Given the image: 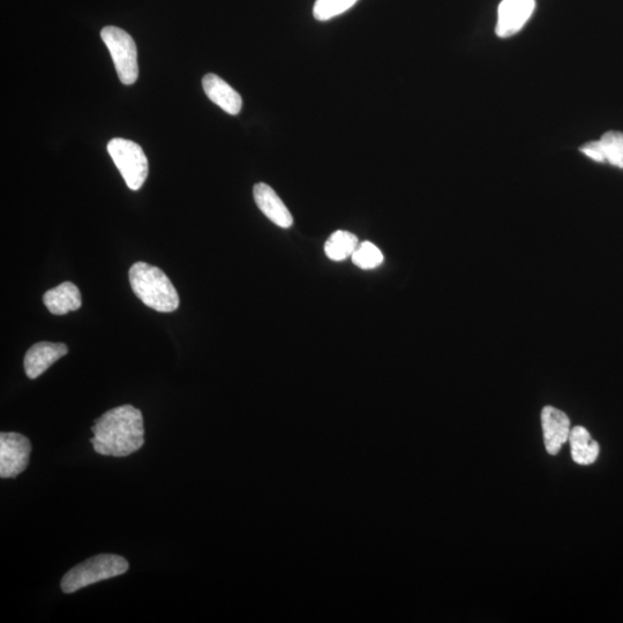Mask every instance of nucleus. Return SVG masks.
<instances>
[{
    "label": "nucleus",
    "mask_w": 623,
    "mask_h": 623,
    "mask_svg": "<svg viewBox=\"0 0 623 623\" xmlns=\"http://www.w3.org/2000/svg\"><path fill=\"white\" fill-rule=\"evenodd\" d=\"M92 431L90 442L103 456L126 457L145 445L144 416L130 404L105 412L95 420Z\"/></svg>",
    "instance_id": "f257e3e1"
},
{
    "label": "nucleus",
    "mask_w": 623,
    "mask_h": 623,
    "mask_svg": "<svg viewBox=\"0 0 623 623\" xmlns=\"http://www.w3.org/2000/svg\"><path fill=\"white\" fill-rule=\"evenodd\" d=\"M129 277L134 294L150 309L163 313L178 309V292L160 268L137 262L131 267Z\"/></svg>",
    "instance_id": "f03ea898"
},
{
    "label": "nucleus",
    "mask_w": 623,
    "mask_h": 623,
    "mask_svg": "<svg viewBox=\"0 0 623 623\" xmlns=\"http://www.w3.org/2000/svg\"><path fill=\"white\" fill-rule=\"evenodd\" d=\"M129 568V562L119 555H96L65 574L62 580V590L64 594H73L89 585L123 575Z\"/></svg>",
    "instance_id": "7ed1b4c3"
},
{
    "label": "nucleus",
    "mask_w": 623,
    "mask_h": 623,
    "mask_svg": "<svg viewBox=\"0 0 623 623\" xmlns=\"http://www.w3.org/2000/svg\"><path fill=\"white\" fill-rule=\"evenodd\" d=\"M101 37L107 45L122 84H135L139 77L138 51L132 36L115 26L104 27Z\"/></svg>",
    "instance_id": "20e7f679"
},
{
    "label": "nucleus",
    "mask_w": 623,
    "mask_h": 623,
    "mask_svg": "<svg viewBox=\"0 0 623 623\" xmlns=\"http://www.w3.org/2000/svg\"><path fill=\"white\" fill-rule=\"evenodd\" d=\"M108 152L125 183L132 191H138L148 176V160L144 150L135 142L125 139H112Z\"/></svg>",
    "instance_id": "39448f33"
},
{
    "label": "nucleus",
    "mask_w": 623,
    "mask_h": 623,
    "mask_svg": "<svg viewBox=\"0 0 623 623\" xmlns=\"http://www.w3.org/2000/svg\"><path fill=\"white\" fill-rule=\"evenodd\" d=\"M32 444L19 433L0 434V477L17 478L29 464Z\"/></svg>",
    "instance_id": "423d86ee"
},
{
    "label": "nucleus",
    "mask_w": 623,
    "mask_h": 623,
    "mask_svg": "<svg viewBox=\"0 0 623 623\" xmlns=\"http://www.w3.org/2000/svg\"><path fill=\"white\" fill-rule=\"evenodd\" d=\"M536 9L535 0H502L495 33L501 39L513 36L527 24Z\"/></svg>",
    "instance_id": "0eeeda50"
},
{
    "label": "nucleus",
    "mask_w": 623,
    "mask_h": 623,
    "mask_svg": "<svg viewBox=\"0 0 623 623\" xmlns=\"http://www.w3.org/2000/svg\"><path fill=\"white\" fill-rule=\"evenodd\" d=\"M69 354V348L64 343L41 342L36 343L27 351L24 367L29 379L39 378L41 374L54 365L57 360Z\"/></svg>",
    "instance_id": "6e6552de"
},
{
    "label": "nucleus",
    "mask_w": 623,
    "mask_h": 623,
    "mask_svg": "<svg viewBox=\"0 0 623 623\" xmlns=\"http://www.w3.org/2000/svg\"><path fill=\"white\" fill-rule=\"evenodd\" d=\"M542 426L547 453L557 455L569 440L570 420L564 411L545 407L542 411Z\"/></svg>",
    "instance_id": "1a4fd4ad"
},
{
    "label": "nucleus",
    "mask_w": 623,
    "mask_h": 623,
    "mask_svg": "<svg viewBox=\"0 0 623 623\" xmlns=\"http://www.w3.org/2000/svg\"><path fill=\"white\" fill-rule=\"evenodd\" d=\"M253 197L255 204H257L261 212L275 223L277 227L289 229L294 225V217H292L289 209L272 187L265 183L255 185Z\"/></svg>",
    "instance_id": "9d476101"
},
{
    "label": "nucleus",
    "mask_w": 623,
    "mask_h": 623,
    "mask_svg": "<svg viewBox=\"0 0 623 623\" xmlns=\"http://www.w3.org/2000/svg\"><path fill=\"white\" fill-rule=\"evenodd\" d=\"M202 87L208 99L231 116H237L242 110V96L216 74H207L202 79Z\"/></svg>",
    "instance_id": "9b49d317"
},
{
    "label": "nucleus",
    "mask_w": 623,
    "mask_h": 623,
    "mask_svg": "<svg viewBox=\"0 0 623 623\" xmlns=\"http://www.w3.org/2000/svg\"><path fill=\"white\" fill-rule=\"evenodd\" d=\"M43 303L55 315L77 311L82 305L80 290L72 282H64L45 292Z\"/></svg>",
    "instance_id": "f8f14e48"
},
{
    "label": "nucleus",
    "mask_w": 623,
    "mask_h": 623,
    "mask_svg": "<svg viewBox=\"0 0 623 623\" xmlns=\"http://www.w3.org/2000/svg\"><path fill=\"white\" fill-rule=\"evenodd\" d=\"M570 449L575 463L590 465L598 459L600 448L598 442L582 426H576L569 434Z\"/></svg>",
    "instance_id": "ddd939ff"
},
{
    "label": "nucleus",
    "mask_w": 623,
    "mask_h": 623,
    "mask_svg": "<svg viewBox=\"0 0 623 623\" xmlns=\"http://www.w3.org/2000/svg\"><path fill=\"white\" fill-rule=\"evenodd\" d=\"M357 247V236L351 232L339 230L328 238L325 244V252L330 260L344 261L352 257Z\"/></svg>",
    "instance_id": "4468645a"
},
{
    "label": "nucleus",
    "mask_w": 623,
    "mask_h": 623,
    "mask_svg": "<svg viewBox=\"0 0 623 623\" xmlns=\"http://www.w3.org/2000/svg\"><path fill=\"white\" fill-rule=\"evenodd\" d=\"M358 0H317L313 7L314 18L318 21L332 20L355 6Z\"/></svg>",
    "instance_id": "2eb2a0df"
},
{
    "label": "nucleus",
    "mask_w": 623,
    "mask_h": 623,
    "mask_svg": "<svg viewBox=\"0 0 623 623\" xmlns=\"http://www.w3.org/2000/svg\"><path fill=\"white\" fill-rule=\"evenodd\" d=\"M599 142L603 149L605 162L623 169V133L607 132Z\"/></svg>",
    "instance_id": "dca6fc26"
},
{
    "label": "nucleus",
    "mask_w": 623,
    "mask_h": 623,
    "mask_svg": "<svg viewBox=\"0 0 623 623\" xmlns=\"http://www.w3.org/2000/svg\"><path fill=\"white\" fill-rule=\"evenodd\" d=\"M352 262L364 270H371L379 267L384 262V254L377 246L370 242L358 245L357 250L352 254Z\"/></svg>",
    "instance_id": "f3484780"
},
{
    "label": "nucleus",
    "mask_w": 623,
    "mask_h": 623,
    "mask_svg": "<svg viewBox=\"0 0 623 623\" xmlns=\"http://www.w3.org/2000/svg\"><path fill=\"white\" fill-rule=\"evenodd\" d=\"M581 152L584 155H587L588 157H590L591 160H594V161H596L598 163H604L605 162L603 149H602V146H600V142L599 141L588 142L587 145H584L581 148Z\"/></svg>",
    "instance_id": "a211bd4d"
}]
</instances>
